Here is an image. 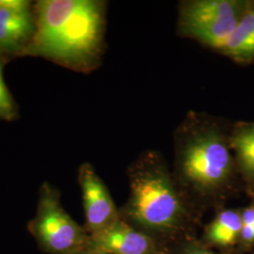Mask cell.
<instances>
[{
	"instance_id": "6da1fadb",
	"label": "cell",
	"mask_w": 254,
	"mask_h": 254,
	"mask_svg": "<svg viewBox=\"0 0 254 254\" xmlns=\"http://www.w3.org/2000/svg\"><path fill=\"white\" fill-rule=\"evenodd\" d=\"M106 6L99 0L38 1L33 6L35 31L25 56L91 72L105 50Z\"/></svg>"
},
{
	"instance_id": "7a4b0ae2",
	"label": "cell",
	"mask_w": 254,
	"mask_h": 254,
	"mask_svg": "<svg viewBox=\"0 0 254 254\" xmlns=\"http://www.w3.org/2000/svg\"><path fill=\"white\" fill-rule=\"evenodd\" d=\"M174 137L178 169L190 186L212 194L227 184L233 171L229 136L212 117L190 112Z\"/></svg>"
},
{
	"instance_id": "3957f363",
	"label": "cell",
	"mask_w": 254,
	"mask_h": 254,
	"mask_svg": "<svg viewBox=\"0 0 254 254\" xmlns=\"http://www.w3.org/2000/svg\"><path fill=\"white\" fill-rule=\"evenodd\" d=\"M126 209L127 215L143 227L168 230L180 222L185 207L158 153L142 154L131 170Z\"/></svg>"
},
{
	"instance_id": "277c9868",
	"label": "cell",
	"mask_w": 254,
	"mask_h": 254,
	"mask_svg": "<svg viewBox=\"0 0 254 254\" xmlns=\"http://www.w3.org/2000/svg\"><path fill=\"white\" fill-rule=\"evenodd\" d=\"M27 230L47 254H77L89 243L90 236L64 210L60 192L46 182L40 189L36 214Z\"/></svg>"
},
{
	"instance_id": "5b68a950",
	"label": "cell",
	"mask_w": 254,
	"mask_h": 254,
	"mask_svg": "<svg viewBox=\"0 0 254 254\" xmlns=\"http://www.w3.org/2000/svg\"><path fill=\"white\" fill-rule=\"evenodd\" d=\"M248 1L188 0L179 4L177 31L203 46L219 50L234 32Z\"/></svg>"
},
{
	"instance_id": "8992f818",
	"label": "cell",
	"mask_w": 254,
	"mask_h": 254,
	"mask_svg": "<svg viewBox=\"0 0 254 254\" xmlns=\"http://www.w3.org/2000/svg\"><path fill=\"white\" fill-rule=\"evenodd\" d=\"M83 206L88 231L94 234L116 222L119 213L109 190L91 164H82L78 171Z\"/></svg>"
},
{
	"instance_id": "52a82bcc",
	"label": "cell",
	"mask_w": 254,
	"mask_h": 254,
	"mask_svg": "<svg viewBox=\"0 0 254 254\" xmlns=\"http://www.w3.org/2000/svg\"><path fill=\"white\" fill-rule=\"evenodd\" d=\"M87 250L106 254H154V245L149 236L118 219L90 235Z\"/></svg>"
},
{
	"instance_id": "ba28073f",
	"label": "cell",
	"mask_w": 254,
	"mask_h": 254,
	"mask_svg": "<svg viewBox=\"0 0 254 254\" xmlns=\"http://www.w3.org/2000/svg\"><path fill=\"white\" fill-rule=\"evenodd\" d=\"M35 31L34 14L0 9V55L25 56Z\"/></svg>"
},
{
	"instance_id": "9c48e42d",
	"label": "cell",
	"mask_w": 254,
	"mask_h": 254,
	"mask_svg": "<svg viewBox=\"0 0 254 254\" xmlns=\"http://www.w3.org/2000/svg\"><path fill=\"white\" fill-rule=\"evenodd\" d=\"M219 53L237 64L254 61V2H249L232 35Z\"/></svg>"
},
{
	"instance_id": "30bf717a",
	"label": "cell",
	"mask_w": 254,
	"mask_h": 254,
	"mask_svg": "<svg viewBox=\"0 0 254 254\" xmlns=\"http://www.w3.org/2000/svg\"><path fill=\"white\" fill-rule=\"evenodd\" d=\"M229 144L236 152L241 170L254 178V123L237 126L229 136Z\"/></svg>"
},
{
	"instance_id": "8fae6325",
	"label": "cell",
	"mask_w": 254,
	"mask_h": 254,
	"mask_svg": "<svg viewBox=\"0 0 254 254\" xmlns=\"http://www.w3.org/2000/svg\"><path fill=\"white\" fill-rule=\"evenodd\" d=\"M241 215L234 210L219 213L208 229L209 240L219 246H229L236 242L242 231Z\"/></svg>"
},
{
	"instance_id": "7c38bea8",
	"label": "cell",
	"mask_w": 254,
	"mask_h": 254,
	"mask_svg": "<svg viewBox=\"0 0 254 254\" xmlns=\"http://www.w3.org/2000/svg\"><path fill=\"white\" fill-rule=\"evenodd\" d=\"M0 55V121H13L18 116V109L4 79V60Z\"/></svg>"
},
{
	"instance_id": "4fadbf2b",
	"label": "cell",
	"mask_w": 254,
	"mask_h": 254,
	"mask_svg": "<svg viewBox=\"0 0 254 254\" xmlns=\"http://www.w3.org/2000/svg\"><path fill=\"white\" fill-rule=\"evenodd\" d=\"M0 9L21 13L33 11L31 2L27 0H0Z\"/></svg>"
},
{
	"instance_id": "5bb4252c",
	"label": "cell",
	"mask_w": 254,
	"mask_h": 254,
	"mask_svg": "<svg viewBox=\"0 0 254 254\" xmlns=\"http://www.w3.org/2000/svg\"><path fill=\"white\" fill-rule=\"evenodd\" d=\"M240 215L243 226H254V207L245 209Z\"/></svg>"
},
{
	"instance_id": "9a60e30c",
	"label": "cell",
	"mask_w": 254,
	"mask_h": 254,
	"mask_svg": "<svg viewBox=\"0 0 254 254\" xmlns=\"http://www.w3.org/2000/svg\"><path fill=\"white\" fill-rule=\"evenodd\" d=\"M240 236L246 242L254 241V226H243Z\"/></svg>"
},
{
	"instance_id": "2e32d148",
	"label": "cell",
	"mask_w": 254,
	"mask_h": 254,
	"mask_svg": "<svg viewBox=\"0 0 254 254\" xmlns=\"http://www.w3.org/2000/svg\"><path fill=\"white\" fill-rule=\"evenodd\" d=\"M186 254H214L207 251L204 250H200V249H194V250H190Z\"/></svg>"
},
{
	"instance_id": "e0dca14e",
	"label": "cell",
	"mask_w": 254,
	"mask_h": 254,
	"mask_svg": "<svg viewBox=\"0 0 254 254\" xmlns=\"http://www.w3.org/2000/svg\"><path fill=\"white\" fill-rule=\"evenodd\" d=\"M102 254V253H98V252H94V251H91V250H84V251H82V252H79V253H77V254Z\"/></svg>"
}]
</instances>
